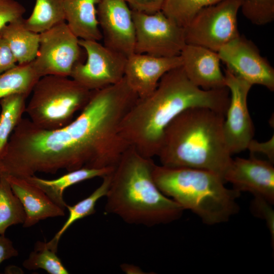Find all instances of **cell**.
Wrapping results in <instances>:
<instances>
[{"instance_id":"obj_1","label":"cell","mask_w":274,"mask_h":274,"mask_svg":"<svg viewBox=\"0 0 274 274\" xmlns=\"http://www.w3.org/2000/svg\"><path fill=\"white\" fill-rule=\"evenodd\" d=\"M133 104L129 92L116 84L92 91L79 115L61 128L44 129L22 118L0 160V175L25 178L60 169L115 167L130 147L120 126Z\"/></svg>"},{"instance_id":"obj_2","label":"cell","mask_w":274,"mask_h":274,"mask_svg":"<svg viewBox=\"0 0 274 274\" xmlns=\"http://www.w3.org/2000/svg\"><path fill=\"white\" fill-rule=\"evenodd\" d=\"M230 100L227 87L203 89L194 84L182 66L170 70L148 96L138 98L123 118L120 134L142 156H156L165 129L179 114L205 107L225 115Z\"/></svg>"},{"instance_id":"obj_3","label":"cell","mask_w":274,"mask_h":274,"mask_svg":"<svg viewBox=\"0 0 274 274\" xmlns=\"http://www.w3.org/2000/svg\"><path fill=\"white\" fill-rule=\"evenodd\" d=\"M225 116L205 107L181 112L164 132L156 156L161 165L207 170L224 181L232 160L224 134Z\"/></svg>"},{"instance_id":"obj_4","label":"cell","mask_w":274,"mask_h":274,"mask_svg":"<svg viewBox=\"0 0 274 274\" xmlns=\"http://www.w3.org/2000/svg\"><path fill=\"white\" fill-rule=\"evenodd\" d=\"M155 165L152 158L130 146L112 173L105 213L148 227L179 219L184 210L157 187L152 175Z\"/></svg>"},{"instance_id":"obj_5","label":"cell","mask_w":274,"mask_h":274,"mask_svg":"<svg viewBox=\"0 0 274 274\" xmlns=\"http://www.w3.org/2000/svg\"><path fill=\"white\" fill-rule=\"evenodd\" d=\"M152 175L164 195L184 210L193 212L205 224L226 222L238 211L236 200L240 192L227 188L223 179L212 172L155 164Z\"/></svg>"},{"instance_id":"obj_6","label":"cell","mask_w":274,"mask_h":274,"mask_svg":"<svg viewBox=\"0 0 274 274\" xmlns=\"http://www.w3.org/2000/svg\"><path fill=\"white\" fill-rule=\"evenodd\" d=\"M92 91L67 77L48 75L34 86L25 113L36 126L46 130L70 123L90 99Z\"/></svg>"},{"instance_id":"obj_7","label":"cell","mask_w":274,"mask_h":274,"mask_svg":"<svg viewBox=\"0 0 274 274\" xmlns=\"http://www.w3.org/2000/svg\"><path fill=\"white\" fill-rule=\"evenodd\" d=\"M244 0H222L201 10L184 28L186 43L218 52L238 37L237 16Z\"/></svg>"},{"instance_id":"obj_8","label":"cell","mask_w":274,"mask_h":274,"mask_svg":"<svg viewBox=\"0 0 274 274\" xmlns=\"http://www.w3.org/2000/svg\"><path fill=\"white\" fill-rule=\"evenodd\" d=\"M134 53L158 57L179 56L186 45L185 29L161 11L151 14L132 11Z\"/></svg>"},{"instance_id":"obj_9","label":"cell","mask_w":274,"mask_h":274,"mask_svg":"<svg viewBox=\"0 0 274 274\" xmlns=\"http://www.w3.org/2000/svg\"><path fill=\"white\" fill-rule=\"evenodd\" d=\"M79 44L87 59L75 65L70 78L91 91L115 84L124 78L126 56L99 41L79 39Z\"/></svg>"},{"instance_id":"obj_10","label":"cell","mask_w":274,"mask_h":274,"mask_svg":"<svg viewBox=\"0 0 274 274\" xmlns=\"http://www.w3.org/2000/svg\"><path fill=\"white\" fill-rule=\"evenodd\" d=\"M79 39L65 22L40 33L37 56L32 62L40 77L48 75L70 77L75 65L80 61Z\"/></svg>"},{"instance_id":"obj_11","label":"cell","mask_w":274,"mask_h":274,"mask_svg":"<svg viewBox=\"0 0 274 274\" xmlns=\"http://www.w3.org/2000/svg\"><path fill=\"white\" fill-rule=\"evenodd\" d=\"M224 71L230 100L223 130L229 151L232 155L246 150L253 139L254 128L247 104L248 93L252 86L228 69Z\"/></svg>"},{"instance_id":"obj_12","label":"cell","mask_w":274,"mask_h":274,"mask_svg":"<svg viewBox=\"0 0 274 274\" xmlns=\"http://www.w3.org/2000/svg\"><path fill=\"white\" fill-rule=\"evenodd\" d=\"M226 68L252 86L260 85L274 90V69L256 45L239 35L217 52Z\"/></svg>"},{"instance_id":"obj_13","label":"cell","mask_w":274,"mask_h":274,"mask_svg":"<svg viewBox=\"0 0 274 274\" xmlns=\"http://www.w3.org/2000/svg\"><path fill=\"white\" fill-rule=\"evenodd\" d=\"M97 15L104 45L126 57L134 53L132 10L126 0H99Z\"/></svg>"},{"instance_id":"obj_14","label":"cell","mask_w":274,"mask_h":274,"mask_svg":"<svg viewBox=\"0 0 274 274\" xmlns=\"http://www.w3.org/2000/svg\"><path fill=\"white\" fill-rule=\"evenodd\" d=\"M224 180L241 193L249 192L254 197L274 202V167L272 162L255 158L232 159Z\"/></svg>"},{"instance_id":"obj_15","label":"cell","mask_w":274,"mask_h":274,"mask_svg":"<svg viewBox=\"0 0 274 274\" xmlns=\"http://www.w3.org/2000/svg\"><path fill=\"white\" fill-rule=\"evenodd\" d=\"M182 64L180 55L158 57L133 53L127 57L124 77L139 98H144L155 90L165 73Z\"/></svg>"},{"instance_id":"obj_16","label":"cell","mask_w":274,"mask_h":274,"mask_svg":"<svg viewBox=\"0 0 274 274\" xmlns=\"http://www.w3.org/2000/svg\"><path fill=\"white\" fill-rule=\"evenodd\" d=\"M180 56L182 66L194 84L205 90L226 87L217 52L200 46L186 44Z\"/></svg>"},{"instance_id":"obj_17","label":"cell","mask_w":274,"mask_h":274,"mask_svg":"<svg viewBox=\"0 0 274 274\" xmlns=\"http://www.w3.org/2000/svg\"><path fill=\"white\" fill-rule=\"evenodd\" d=\"M5 176L24 208L26 217L23 227H31L48 218L64 216V209L54 202L36 185L25 178Z\"/></svg>"},{"instance_id":"obj_18","label":"cell","mask_w":274,"mask_h":274,"mask_svg":"<svg viewBox=\"0 0 274 274\" xmlns=\"http://www.w3.org/2000/svg\"><path fill=\"white\" fill-rule=\"evenodd\" d=\"M99 0H63L65 22L79 39L99 41L102 35L97 15Z\"/></svg>"},{"instance_id":"obj_19","label":"cell","mask_w":274,"mask_h":274,"mask_svg":"<svg viewBox=\"0 0 274 274\" xmlns=\"http://www.w3.org/2000/svg\"><path fill=\"white\" fill-rule=\"evenodd\" d=\"M114 168H81L67 172L66 174L53 180L42 179L35 175L25 178L41 189L54 202L65 209L66 203L63 199V193L66 188L87 180L96 177L102 178L111 173Z\"/></svg>"},{"instance_id":"obj_20","label":"cell","mask_w":274,"mask_h":274,"mask_svg":"<svg viewBox=\"0 0 274 274\" xmlns=\"http://www.w3.org/2000/svg\"><path fill=\"white\" fill-rule=\"evenodd\" d=\"M0 35L11 50L17 64L32 62L36 58L40 45V33L25 25L24 18L11 22L1 30Z\"/></svg>"},{"instance_id":"obj_21","label":"cell","mask_w":274,"mask_h":274,"mask_svg":"<svg viewBox=\"0 0 274 274\" xmlns=\"http://www.w3.org/2000/svg\"><path fill=\"white\" fill-rule=\"evenodd\" d=\"M112 173L102 177V181L89 196L73 206L66 204L69 215L64 224L54 237L46 242L48 247L57 252L60 237L65 231L75 222L95 213V206L97 201L101 197L106 196L111 180Z\"/></svg>"},{"instance_id":"obj_22","label":"cell","mask_w":274,"mask_h":274,"mask_svg":"<svg viewBox=\"0 0 274 274\" xmlns=\"http://www.w3.org/2000/svg\"><path fill=\"white\" fill-rule=\"evenodd\" d=\"M28 97L22 94H14L0 99V160L12 133L23 118Z\"/></svg>"},{"instance_id":"obj_23","label":"cell","mask_w":274,"mask_h":274,"mask_svg":"<svg viewBox=\"0 0 274 274\" xmlns=\"http://www.w3.org/2000/svg\"><path fill=\"white\" fill-rule=\"evenodd\" d=\"M65 22L63 0H36L32 11L26 19L25 26L41 33Z\"/></svg>"},{"instance_id":"obj_24","label":"cell","mask_w":274,"mask_h":274,"mask_svg":"<svg viewBox=\"0 0 274 274\" xmlns=\"http://www.w3.org/2000/svg\"><path fill=\"white\" fill-rule=\"evenodd\" d=\"M40 78L32 62L17 64L0 74V99L14 94H22L29 96Z\"/></svg>"},{"instance_id":"obj_25","label":"cell","mask_w":274,"mask_h":274,"mask_svg":"<svg viewBox=\"0 0 274 274\" xmlns=\"http://www.w3.org/2000/svg\"><path fill=\"white\" fill-rule=\"evenodd\" d=\"M25 213L6 176L0 175V234L11 226L23 224Z\"/></svg>"},{"instance_id":"obj_26","label":"cell","mask_w":274,"mask_h":274,"mask_svg":"<svg viewBox=\"0 0 274 274\" xmlns=\"http://www.w3.org/2000/svg\"><path fill=\"white\" fill-rule=\"evenodd\" d=\"M222 0H164L161 11L185 28L202 9Z\"/></svg>"},{"instance_id":"obj_27","label":"cell","mask_w":274,"mask_h":274,"mask_svg":"<svg viewBox=\"0 0 274 274\" xmlns=\"http://www.w3.org/2000/svg\"><path fill=\"white\" fill-rule=\"evenodd\" d=\"M22 264L27 269H42L50 274L69 273L56 255V252L49 248L45 242L37 241L36 243L33 250Z\"/></svg>"},{"instance_id":"obj_28","label":"cell","mask_w":274,"mask_h":274,"mask_svg":"<svg viewBox=\"0 0 274 274\" xmlns=\"http://www.w3.org/2000/svg\"><path fill=\"white\" fill-rule=\"evenodd\" d=\"M241 10L255 25H265L274 19V0H244Z\"/></svg>"},{"instance_id":"obj_29","label":"cell","mask_w":274,"mask_h":274,"mask_svg":"<svg viewBox=\"0 0 274 274\" xmlns=\"http://www.w3.org/2000/svg\"><path fill=\"white\" fill-rule=\"evenodd\" d=\"M24 6L16 0H0V30L8 23L23 18Z\"/></svg>"},{"instance_id":"obj_30","label":"cell","mask_w":274,"mask_h":274,"mask_svg":"<svg viewBox=\"0 0 274 274\" xmlns=\"http://www.w3.org/2000/svg\"><path fill=\"white\" fill-rule=\"evenodd\" d=\"M271 203L265 199L254 197L252 202V210L254 214L264 219L270 231L273 244L274 241V211Z\"/></svg>"},{"instance_id":"obj_31","label":"cell","mask_w":274,"mask_h":274,"mask_svg":"<svg viewBox=\"0 0 274 274\" xmlns=\"http://www.w3.org/2000/svg\"><path fill=\"white\" fill-rule=\"evenodd\" d=\"M132 11L151 14L161 11L164 0H126Z\"/></svg>"},{"instance_id":"obj_32","label":"cell","mask_w":274,"mask_h":274,"mask_svg":"<svg viewBox=\"0 0 274 274\" xmlns=\"http://www.w3.org/2000/svg\"><path fill=\"white\" fill-rule=\"evenodd\" d=\"M247 150L251 153H260L265 155L268 161L273 162L274 160V136L273 135L268 141L259 142L252 139L248 145Z\"/></svg>"},{"instance_id":"obj_33","label":"cell","mask_w":274,"mask_h":274,"mask_svg":"<svg viewBox=\"0 0 274 274\" xmlns=\"http://www.w3.org/2000/svg\"><path fill=\"white\" fill-rule=\"evenodd\" d=\"M17 64L9 46L0 35V74Z\"/></svg>"},{"instance_id":"obj_34","label":"cell","mask_w":274,"mask_h":274,"mask_svg":"<svg viewBox=\"0 0 274 274\" xmlns=\"http://www.w3.org/2000/svg\"><path fill=\"white\" fill-rule=\"evenodd\" d=\"M18 255L12 242L5 235L0 234V264L4 261Z\"/></svg>"}]
</instances>
